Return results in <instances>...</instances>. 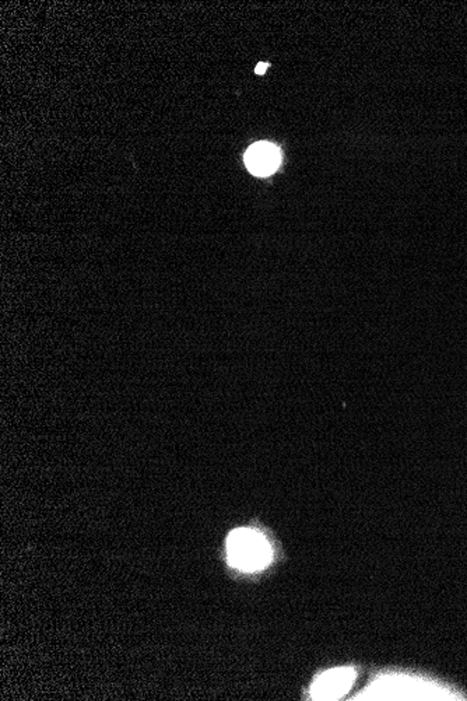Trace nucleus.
Listing matches in <instances>:
<instances>
[{"label": "nucleus", "instance_id": "1", "mask_svg": "<svg viewBox=\"0 0 467 701\" xmlns=\"http://www.w3.org/2000/svg\"><path fill=\"white\" fill-rule=\"evenodd\" d=\"M228 560L243 571L265 568L271 560V548L262 533L253 530H235L227 540Z\"/></svg>", "mask_w": 467, "mask_h": 701}, {"label": "nucleus", "instance_id": "2", "mask_svg": "<svg viewBox=\"0 0 467 701\" xmlns=\"http://www.w3.org/2000/svg\"><path fill=\"white\" fill-rule=\"evenodd\" d=\"M377 692L371 697L380 700H455V693H448L435 683L424 680L396 678L380 683V687H374Z\"/></svg>", "mask_w": 467, "mask_h": 701}, {"label": "nucleus", "instance_id": "3", "mask_svg": "<svg viewBox=\"0 0 467 701\" xmlns=\"http://www.w3.org/2000/svg\"><path fill=\"white\" fill-rule=\"evenodd\" d=\"M355 680L353 668H337L322 673L311 687L314 700H337L349 692Z\"/></svg>", "mask_w": 467, "mask_h": 701}, {"label": "nucleus", "instance_id": "4", "mask_svg": "<svg viewBox=\"0 0 467 701\" xmlns=\"http://www.w3.org/2000/svg\"><path fill=\"white\" fill-rule=\"evenodd\" d=\"M280 152H279L278 147L265 143V142L253 144L245 154L246 167L258 177L270 175L274 170H278V167L280 166Z\"/></svg>", "mask_w": 467, "mask_h": 701}, {"label": "nucleus", "instance_id": "5", "mask_svg": "<svg viewBox=\"0 0 467 701\" xmlns=\"http://www.w3.org/2000/svg\"><path fill=\"white\" fill-rule=\"evenodd\" d=\"M268 63H259V65L256 66L255 72L258 73V75H263V73L268 70Z\"/></svg>", "mask_w": 467, "mask_h": 701}]
</instances>
